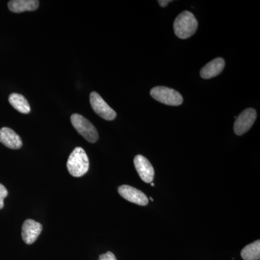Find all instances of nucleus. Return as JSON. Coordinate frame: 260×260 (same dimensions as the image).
<instances>
[{"mask_svg": "<svg viewBox=\"0 0 260 260\" xmlns=\"http://www.w3.org/2000/svg\"><path fill=\"white\" fill-rule=\"evenodd\" d=\"M198 27V20L189 11L183 12L174 20V32L179 39H186L191 37L196 32Z\"/></svg>", "mask_w": 260, "mask_h": 260, "instance_id": "nucleus-1", "label": "nucleus"}, {"mask_svg": "<svg viewBox=\"0 0 260 260\" xmlns=\"http://www.w3.org/2000/svg\"><path fill=\"white\" fill-rule=\"evenodd\" d=\"M67 168L68 172L74 177L85 175L89 169V159L84 149L77 147L70 154Z\"/></svg>", "mask_w": 260, "mask_h": 260, "instance_id": "nucleus-2", "label": "nucleus"}, {"mask_svg": "<svg viewBox=\"0 0 260 260\" xmlns=\"http://www.w3.org/2000/svg\"><path fill=\"white\" fill-rule=\"evenodd\" d=\"M72 124L78 133L89 143H95L99 140V133L93 124L78 114H74L70 118Z\"/></svg>", "mask_w": 260, "mask_h": 260, "instance_id": "nucleus-3", "label": "nucleus"}, {"mask_svg": "<svg viewBox=\"0 0 260 260\" xmlns=\"http://www.w3.org/2000/svg\"><path fill=\"white\" fill-rule=\"evenodd\" d=\"M150 95L166 105L179 106L183 103L182 95L177 90L167 87L158 86L152 88Z\"/></svg>", "mask_w": 260, "mask_h": 260, "instance_id": "nucleus-4", "label": "nucleus"}, {"mask_svg": "<svg viewBox=\"0 0 260 260\" xmlns=\"http://www.w3.org/2000/svg\"><path fill=\"white\" fill-rule=\"evenodd\" d=\"M90 102L94 112L103 119L107 121H112L115 119V111L109 107L107 103L96 92H92L90 93Z\"/></svg>", "mask_w": 260, "mask_h": 260, "instance_id": "nucleus-5", "label": "nucleus"}, {"mask_svg": "<svg viewBox=\"0 0 260 260\" xmlns=\"http://www.w3.org/2000/svg\"><path fill=\"white\" fill-rule=\"evenodd\" d=\"M256 119L255 109H246L243 111L236 119L234 123V129L237 135H242L247 133L254 124Z\"/></svg>", "mask_w": 260, "mask_h": 260, "instance_id": "nucleus-6", "label": "nucleus"}, {"mask_svg": "<svg viewBox=\"0 0 260 260\" xmlns=\"http://www.w3.org/2000/svg\"><path fill=\"white\" fill-rule=\"evenodd\" d=\"M118 191L124 199L130 203L141 205V206H145L148 204V199L146 195L143 191L133 186L129 185L119 186Z\"/></svg>", "mask_w": 260, "mask_h": 260, "instance_id": "nucleus-7", "label": "nucleus"}, {"mask_svg": "<svg viewBox=\"0 0 260 260\" xmlns=\"http://www.w3.org/2000/svg\"><path fill=\"white\" fill-rule=\"evenodd\" d=\"M134 164L137 172L142 180L145 183H151L153 181L155 172L150 161L142 155L135 157Z\"/></svg>", "mask_w": 260, "mask_h": 260, "instance_id": "nucleus-8", "label": "nucleus"}, {"mask_svg": "<svg viewBox=\"0 0 260 260\" xmlns=\"http://www.w3.org/2000/svg\"><path fill=\"white\" fill-rule=\"evenodd\" d=\"M43 226L39 222L32 219L25 220L22 226V238L27 244H32L37 241L42 232Z\"/></svg>", "mask_w": 260, "mask_h": 260, "instance_id": "nucleus-9", "label": "nucleus"}, {"mask_svg": "<svg viewBox=\"0 0 260 260\" xmlns=\"http://www.w3.org/2000/svg\"><path fill=\"white\" fill-rule=\"evenodd\" d=\"M0 143H3L7 148L19 149L23 145L21 138L12 129L3 127L0 129Z\"/></svg>", "mask_w": 260, "mask_h": 260, "instance_id": "nucleus-10", "label": "nucleus"}, {"mask_svg": "<svg viewBox=\"0 0 260 260\" xmlns=\"http://www.w3.org/2000/svg\"><path fill=\"white\" fill-rule=\"evenodd\" d=\"M224 67H225L224 59L220 57L216 58L202 68L200 75L204 79H210L220 74L223 71Z\"/></svg>", "mask_w": 260, "mask_h": 260, "instance_id": "nucleus-11", "label": "nucleus"}, {"mask_svg": "<svg viewBox=\"0 0 260 260\" xmlns=\"http://www.w3.org/2000/svg\"><path fill=\"white\" fill-rule=\"evenodd\" d=\"M38 0H12L8 3L10 11L15 13H23L27 11H34L39 8Z\"/></svg>", "mask_w": 260, "mask_h": 260, "instance_id": "nucleus-12", "label": "nucleus"}, {"mask_svg": "<svg viewBox=\"0 0 260 260\" xmlns=\"http://www.w3.org/2000/svg\"><path fill=\"white\" fill-rule=\"evenodd\" d=\"M9 102L12 107L21 114H28L30 107L28 101L23 95L18 93H12L9 97Z\"/></svg>", "mask_w": 260, "mask_h": 260, "instance_id": "nucleus-13", "label": "nucleus"}, {"mask_svg": "<svg viewBox=\"0 0 260 260\" xmlns=\"http://www.w3.org/2000/svg\"><path fill=\"white\" fill-rule=\"evenodd\" d=\"M244 260H259L260 241L256 240L249 245L246 246L241 252Z\"/></svg>", "mask_w": 260, "mask_h": 260, "instance_id": "nucleus-14", "label": "nucleus"}, {"mask_svg": "<svg viewBox=\"0 0 260 260\" xmlns=\"http://www.w3.org/2000/svg\"><path fill=\"white\" fill-rule=\"evenodd\" d=\"M8 195V191L3 184H0V210L4 207V200Z\"/></svg>", "mask_w": 260, "mask_h": 260, "instance_id": "nucleus-15", "label": "nucleus"}, {"mask_svg": "<svg viewBox=\"0 0 260 260\" xmlns=\"http://www.w3.org/2000/svg\"><path fill=\"white\" fill-rule=\"evenodd\" d=\"M99 260H117L115 255L111 251H108L105 254H103L99 256Z\"/></svg>", "mask_w": 260, "mask_h": 260, "instance_id": "nucleus-16", "label": "nucleus"}, {"mask_svg": "<svg viewBox=\"0 0 260 260\" xmlns=\"http://www.w3.org/2000/svg\"><path fill=\"white\" fill-rule=\"evenodd\" d=\"M170 2L172 1H170V0H160V1H158V3L160 6L162 7V8H164V7L167 6V5L169 4Z\"/></svg>", "mask_w": 260, "mask_h": 260, "instance_id": "nucleus-17", "label": "nucleus"}, {"mask_svg": "<svg viewBox=\"0 0 260 260\" xmlns=\"http://www.w3.org/2000/svg\"><path fill=\"white\" fill-rule=\"evenodd\" d=\"M151 184V186H155V184H154V183H152V182H151V184Z\"/></svg>", "mask_w": 260, "mask_h": 260, "instance_id": "nucleus-18", "label": "nucleus"}, {"mask_svg": "<svg viewBox=\"0 0 260 260\" xmlns=\"http://www.w3.org/2000/svg\"><path fill=\"white\" fill-rule=\"evenodd\" d=\"M150 200H151V201H153V198H150Z\"/></svg>", "mask_w": 260, "mask_h": 260, "instance_id": "nucleus-19", "label": "nucleus"}]
</instances>
